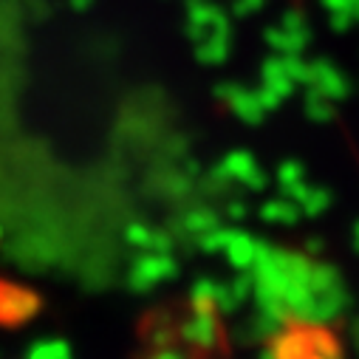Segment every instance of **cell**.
I'll use <instances>...</instances> for the list:
<instances>
[]
</instances>
